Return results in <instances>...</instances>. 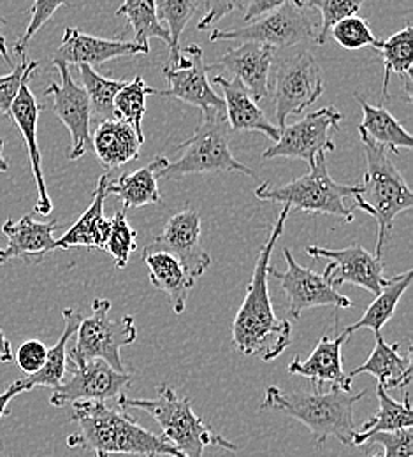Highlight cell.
<instances>
[{"mask_svg": "<svg viewBox=\"0 0 413 457\" xmlns=\"http://www.w3.org/2000/svg\"><path fill=\"white\" fill-rule=\"evenodd\" d=\"M400 343H387L380 333H375V346L364 364L349 373L351 378L369 373L385 391L407 387L412 382V355H403Z\"/></svg>", "mask_w": 413, "mask_h": 457, "instance_id": "484cf974", "label": "cell"}, {"mask_svg": "<svg viewBox=\"0 0 413 457\" xmlns=\"http://www.w3.org/2000/svg\"><path fill=\"white\" fill-rule=\"evenodd\" d=\"M143 262L148 270L152 286L168 294L173 312L179 315L185 310L190 290L195 280L186 273L177 257L166 252H145Z\"/></svg>", "mask_w": 413, "mask_h": 457, "instance_id": "83f0119b", "label": "cell"}, {"mask_svg": "<svg viewBox=\"0 0 413 457\" xmlns=\"http://www.w3.org/2000/svg\"><path fill=\"white\" fill-rule=\"evenodd\" d=\"M143 46L134 41L101 39L81 30L69 27L63 32V39L52 62H63L67 65H101L104 62L128 55H148Z\"/></svg>", "mask_w": 413, "mask_h": 457, "instance_id": "ffe728a7", "label": "cell"}, {"mask_svg": "<svg viewBox=\"0 0 413 457\" xmlns=\"http://www.w3.org/2000/svg\"><path fill=\"white\" fill-rule=\"evenodd\" d=\"M349 340L347 333H340L338 337L324 335L311 355L306 361L295 357L289 364L287 371L291 375H299L308 378L317 391H324V386H331V389L352 391V378L343 370V345Z\"/></svg>", "mask_w": 413, "mask_h": 457, "instance_id": "ac0fdd59", "label": "cell"}, {"mask_svg": "<svg viewBox=\"0 0 413 457\" xmlns=\"http://www.w3.org/2000/svg\"><path fill=\"white\" fill-rule=\"evenodd\" d=\"M108 174H103L94 190V199L87 212L72 224L60 239H55V250L70 248H99L104 250L110 234V220L104 217V201L108 197Z\"/></svg>", "mask_w": 413, "mask_h": 457, "instance_id": "d4e9b609", "label": "cell"}, {"mask_svg": "<svg viewBox=\"0 0 413 457\" xmlns=\"http://www.w3.org/2000/svg\"><path fill=\"white\" fill-rule=\"evenodd\" d=\"M30 78L23 81L18 97L14 99L12 106H11V118L16 123V127L20 129L27 150H29V159H30V166H32V174L36 179V187H37V204H36V213L48 217L54 210L52 199L48 195V188H46V181H45V174H43V159H41V150H39V143H37V121H39V114L43 106H39L36 96L32 94L30 87Z\"/></svg>", "mask_w": 413, "mask_h": 457, "instance_id": "d6986e66", "label": "cell"}, {"mask_svg": "<svg viewBox=\"0 0 413 457\" xmlns=\"http://www.w3.org/2000/svg\"><path fill=\"white\" fill-rule=\"evenodd\" d=\"M201 215L194 210L175 213L161 234L145 248V252H166L177 257L186 273L197 280L211 264L210 253L201 245Z\"/></svg>", "mask_w": 413, "mask_h": 457, "instance_id": "2e32d148", "label": "cell"}, {"mask_svg": "<svg viewBox=\"0 0 413 457\" xmlns=\"http://www.w3.org/2000/svg\"><path fill=\"white\" fill-rule=\"evenodd\" d=\"M359 190L360 185H343L333 179L326 164V154H320L304 176L278 187L260 183L255 188V197L259 201L285 204L291 212L331 215L351 224L354 222L355 208L347 206L345 201L354 197Z\"/></svg>", "mask_w": 413, "mask_h": 457, "instance_id": "8992f818", "label": "cell"}, {"mask_svg": "<svg viewBox=\"0 0 413 457\" xmlns=\"http://www.w3.org/2000/svg\"><path fill=\"white\" fill-rule=\"evenodd\" d=\"M168 162V157L157 155L148 166L137 171L121 174L117 179L108 181V195H117L123 203L125 212L161 203L162 195L159 190V171Z\"/></svg>", "mask_w": 413, "mask_h": 457, "instance_id": "4316f807", "label": "cell"}, {"mask_svg": "<svg viewBox=\"0 0 413 457\" xmlns=\"http://www.w3.org/2000/svg\"><path fill=\"white\" fill-rule=\"evenodd\" d=\"M324 94V74L315 57L302 52L284 60L275 79V114L278 129L287 125L291 114H301Z\"/></svg>", "mask_w": 413, "mask_h": 457, "instance_id": "8fae6325", "label": "cell"}, {"mask_svg": "<svg viewBox=\"0 0 413 457\" xmlns=\"http://www.w3.org/2000/svg\"><path fill=\"white\" fill-rule=\"evenodd\" d=\"M162 74L169 88L157 90V96L183 101L199 108L204 114L226 112L224 99L217 96L208 79V67L204 63V54L201 46L188 45L181 48L177 62L166 65Z\"/></svg>", "mask_w": 413, "mask_h": 457, "instance_id": "7c38bea8", "label": "cell"}, {"mask_svg": "<svg viewBox=\"0 0 413 457\" xmlns=\"http://www.w3.org/2000/svg\"><path fill=\"white\" fill-rule=\"evenodd\" d=\"M385 65V78L382 87V101L389 99V81L391 74L405 78V88L409 101L412 99V65H413V29L410 23L405 25L400 32L391 36L387 41H378L375 48Z\"/></svg>", "mask_w": 413, "mask_h": 457, "instance_id": "4dcf8cb0", "label": "cell"}, {"mask_svg": "<svg viewBox=\"0 0 413 457\" xmlns=\"http://www.w3.org/2000/svg\"><path fill=\"white\" fill-rule=\"evenodd\" d=\"M62 317H63L62 337L52 348H48L46 361H45L43 368L32 375H27L25 378L18 380L25 393L32 391L36 387L55 389L63 382V377L67 373V345H69V340L76 335L78 326L83 317H81L79 310H74V308H65L62 312Z\"/></svg>", "mask_w": 413, "mask_h": 457, "instance_id": "f1b7e54d", "label": "cell"}, {"mask_svg": "<svg viewBox=\"0 0 413 457\" xmlns=\"http://www.w3.org/2000/svg\"><path fill=\"white\" fill-rule=\"evenodd\" d=\"M329 34L345 50H360L366 46L376 48V45H378V39L373 34L369 23L357 14H352V16L338 21L331 29Z\"/></svg>", "mask_w": 413, "mask_h": 457, "instance_id": "ab89813d", "label": "cell"}, {"mask_svg": "<svg viewBox=\"0 0 413 457\" xmlns=\"http://www.w3.org/2000/svg\"><path fill=\"white\" fill-rule=\"evenodd\" d=\"M14 359L12 350H11V343L7 340V337L4 335V331L0 329V364H7Z\"/></svg>", "mask_w": 413, "mask_h": 457, "instance_id": "c3c4849f", "label": "cell"}, {"mask_svg": "<svg viewBox=\"0 0 413 457\" xmlns=\"http://www.w3.org/2000/svg\"><path fill=\"white\" fill-rule=\"evenodd\" d=\"M277 48L262 43H241L231 48L208 69L222 67L237 78L255 101H262L269 94V71Z\"/></svg>", "mask_w": 413, "mask_h": 457, "instance_id": "44dd1931", "label": "cell"}, {"mask_svg": "<svg viewBox=\"0 0 413 457\" xmlns=\"http://www.w3.org/2000/svg\"><path fill=\"white\" fill-rule=\"evenodd\" d=\"M231 127L227 123L226 112L204 114L202 123L197 127L194 136L177 146L181 152L175 162H168L161 171L162 179H181L190 174L208 172L236 171L250 178H257L253 170L239 162L231 150Z\"/></svg>", "mask_w": 413, "mask_h": 457, "instance_id": "52a82bcc", "label": "cell"}, {"mask_svg": "<svg viewBox=\"0 0 413 457\" xmlns=\"http://www.w3.org/2000/svg\"><path fill=\"white\" fill-rule=\"evenodd\" d=\"M366 391L351 395L342 389H331L327 393H302V391H284L277 386L266 389L260 410L282 411L301 424H304L317 447H322L329 438H336L343 445H352L357 424L354 419V406L362 400Z\"/></svg>", "mask_w": 413, "mask_h": 457, "instance_id": "3957f363", "label": "cell"}, {"mask_svg": "<svg viewBox=\"0 0 413 457\" xmlns=\"http://www.w3.org/2000/svg\"><path fill=\"white\" fill-rule=\"evenodd\" d=\"M119 406L134 408L152 415L162 429V436L171 442L186 457H202L208 445H217L226 451H237L236 444L217 435L192 408V401L178 396L177 391L166 384L157 387V396L152 400L120 396Z\"/></svg>", "mask_w": 413, "mask_h": 457, "instance_id": "5b68a950", "label": "cell"}, {"mask_svg": "<svg viewBox=\"0 0 413 457\" xmlns=\"http://www.w3.org/2000/svg\"><path fill=\"white\" fill-rule=\"evenodd\" d=\"M5 25V20L4 18H0V57L4 58V62L12 69L14 65H12V60L9 57V50H7V43H5V37H4V34H2V27Z\"/></svg>", "mask_w": 413, "mask_h": 457, "instance_id": "681fc988", "label": "cell"}, {"mask_svg": "<svg viewBox=\"0 0 413 457\" xmlns=\"http://www.w3.org/2000/svg\"><path fill=\"white\" fill-rule=\"evenodd\" d=\"M46 353H48V346L45 343L39 340H29L21 343L20 348L16 350V364L23 373L32 375L43 368L46 361Z\"/></svg>", "mask_w": 413, "mask_h": 457, "instance_id": "ee69618b", "label": "cell"}, {"mask_svg": "<svg viewBox=\"0 0 413 457\" xmlns=\"http://www.w3.org/2000/svg\"><path fill=\"white\" fill-rule=\"evenodd\" d=\"M364 0H294L295 5L301 9H318L322 14V25L318 34L315 36V43L318 46L327 43L331 29L342 21L343 18H349L357 14L362 7Z\"/></svg>", "mask_w": 413, "mask_h": 457, "instance_id": "74e56055", "label": "cell"}, {"mask_svg": "<svg viewBox=\"0 0 413 457\" xmlns=\"http://www.w3.org/2000/svg\"><path fill=\"white\" fill-rule=\"evenodd\" d=\"M366 157V172L359 194H355L354 208L368 213L376 220L378 239L375 255L382 257L384 246L392 232L394 220L400 213L412 210L413 194L403 178L387 155V150L359 134Z\"/></svg>", "mask_w": 413, "mask_h": 457, "instance_id": "277c9868", "label": "cell"}, {"mask_svg": "<svg viewBox=\"0 0 413 457\" xmlns=\"http://www.w3.org/2000/svg\"><path fill=\"white\" fill-rule=\"evenodd\" d=\"M206 2V12L197 23L199 30L210 29L217 21H220L224 16L231 14L235 9L243 7L244 0H204Z\"/></svg>", "mask_w": 413, "mask_h": 457, "instance_id": "f6af8a7d", "label": "cell"}, {"mask_svg": "<svg viewBox=\"0 0 413 457\" xmlns=\"http://www.w3.org/2000/svg\"><path fill=\"white\" fill-rule=\"evenodd\" d=\"M289 213L291 208L284 204L268 241L259 250L244 299L233 322V345L237 352L243 355L260 357L264 362L280 357L293 343V328L289 320L277 317L268 284L271 255L277 241L284 234Z\"/></svg>", "mask_w": 413, "mask_h": 457, "instance_id": "6da1fadb", "label": "cell"}, {"mask_svg": "<svg viewBox=\"0 0 413 457\" xmlns=\"http://www.w3.org/2000/svg\"><path fill=\"white\" fill-rule=\"evenodd\" d=\"M67 0H34L32 7H30V21L27 25L25 34L18 39V43L14 45V54L20 58L25 57V52L29 48V43L32 41V37L54 18V14L59 11L60 7L65 4Z\"/></svg>", "mask_w": 413, "mask_h": 457, "instance_id": "60d3db41", "label": "cell"}, {"mask_svg": "<svg viewBox=\"0 0 413 457\" xmlns=\"http://www.w3.org/2000/svg\"><path fill=\"white\" fill-rule=\"evenodd\" d=\"M201 0H155L157 16L161 21L168 23V30L171 36L169 43V57L171 63L177 62L179 55V37L190 21V18L197 12Z\"/></svg>", "mask_w": 413, "mask_h": 457, "instance_id": "8d00e7d4", "label": "cell"}, {"mask_svg": "<svg viewBox=\"0 0 413 457\" xmlns=\"http://www.w3.org/2000/svg\"><path fill=\"white\" fill-rule=\"evenodd\" d=\"M287 2H293V0H250L243 18H244L246 23H250V21H253V20L285 5Z\"/></svg>", "mask_w": 413, "mask_h": 457, "instance_id": "bcb514c9", "label": "cell"}, {"mask_svg": "<svg viewBox=\"0 0 413 457\" xmlns=\"http://www.w3.org/2000/svg\"><path fill=\"white\" fill-rule=\"evenodd\" d=\"M148 96H157V90L150 88L141 76H136L134 81L125 83L120 88L113 103L117 118L132 125L139 134H143V118L146 114Z\"/></svg>", "mask_w": 413, "mask_h": 457, "instance_id": "d590c367", "label": "cell"}, {"mask_svg": "<svg viewBox=\"0 0 413 457\" xmlns=\"http://www.w3.org/2000/svg\"><path fill=\"white\" fill-rule=\"evenodd\" d=\"M410 284H412V271L396 275L391 280H387L385 286L382 287L380 294L375 295V301L368 306L366 313L355 324L349 326L343 333H347L349 337L359 329H369L373 333H380V329L392 319L398 303L401 301L403 294L407 292Z\"/></svg>", "mask_w": 413, "mask_h": 457, "instance_id": "1f68e13d", "label": "cell"}, {"mask_svg": "<svg viewBox=\"0 0 413 457\" xmlns=\"http://www.w3.org/2000/svg\"><path fill=\"white\" fill-rule=\"evenodd\" d=\"M9 171V164L7 161L4 159V141L0 139V172Z\"/></svg>", "mask_w": 413, "mask_h": 457, "instance_id": "f907efd6", "label": "cell"}, {"mask_svg": "<svg viewBox=\"0 0 413 457\" xmlns=\"http://www.w3.org/2000/svg\"><path fill=\"white\" fill-rule=\"evenodd\" d=\"M136 230L127 222V212L121 208L110 219V234L104 250L113 257L115 266L123 270L128 264L132 252H136Z\"/></svg>", "mask_w": 413, "mask_h": 457, "instance_id": "f35d334b", "label": "cell"}, {"mask_svg": "<svg viewBox=\"0 0 413 457\" xmlns=\"http://www.w3.org/2000/svg\"><path fill=\"white\" fill-rule=\"evenodd\" d=\"M315 39L311 20L304 9L293 2L250 21L246 27L229 30L215 29L210 34V41H236V43H262L273 48H293L301 43Z\"/></svg>", "mask_w": 413, "mask_h": 457, "instance_id": "30bf717a", "label": "cell"}, {"mask_svg": "<svg viewBox=\"0 0 413 457\" xmlns=\"http://www.w3.org/2000/svg\"><path fill=\"white\" fill-rule=\"evenodd\" d=\"M132 375L112 368L103 359H92L81 364H72L70 378L54 389L50 404L63 408L76 401L119 400L130 387Z\"/></svg>", "mask_w": 413, "mask_h": 457, "instance_id": "4fadbf2b", "label": "cell"}, {"mask_svg": "<svg viewBox=\"0 0 413 457\" xmlns=\"http://www.w3.org/2000/svg\"><path fill=\"white\" fill-rule=\"evenodd\" d=\"M112 303L104 297H95L92 301V313L81 319L76 343L67 350V359L70 364H81L92 359H103L117 371L125 373V364L121 361V348L137 340V329L134 317L125 315L120 320L110 319Z\"/></svg>", "mask_w": 413, "mask_h": 457, "instance_id": "ba28073f", "label": "cell"}, {"mask_svg": "<svg viewBox=\"0 0 413 457\" xmlns=\"http://www.w3.org/2000/svg\"><path fill=\"white\" fill-rule=\"evenodd\" d=\"M54 65L59 71L60 83H52L45 94L54 99V112L70 132L72 146L69 161H78L90 145V101L85 88L72 79L67 63L54 62Z\"/></svg>", "mask_w": 413, "mask_h": 457, "instance_id": "e0dca14e", "label": "cell"}, {"mask_svg": "<svg viewBox=\"0 0 413 457\" xmlns=\"http://www.w3.org/2000/svg\"><path fill=\"white\" fill-rule=\"evenodd\" d=\"M376 398H378V413L362 424V431L355 433L352 445L362 447L364 442L382 431H398L405 428H412L413 411L410 395H405L403 401H394L389 396V391L384 387H376Z\"/></svg>", "mask_w": 413, "mask_h": 457, "instance_id": "d6a6232c", "label": "cell"}, {"mask_svg": "<svg viewBox=\"0 0 413 457\" xmlns=\"http://www.w3.org/2000/svg\"><path fill=\"white\" fill-rule=\"evenodd\" d=\"M37 67L39 62H27V58L23 57L18 67H12L9 74L0 76V114H9L23 81L32 78Z\"/></svg>", "mask_w": 413, "mask_h": 457, "instance_id": "b9f144b4", "label": "cell"}, {"mask_svg": "<svg viewBox=\"0 0 413 457\" xmlns=\"http://www.w3.org/2000/svg\"><path fill=\"white\" fill-rule=\"evenodd\" d=\"M70 420L79 426V431L67 438L70 449H87L97 457L113 454L186 457L162 435L139 426L120 406L110 408L101 401H76L72 403Z\"/></svg>", "mask_w": 413, "mask_h": 457, "instance_id": "7a4b0ae2", "label": "cell"}, {"mask_svg": "<svg viewBox=\"0 0 413 457\" xmlns=\"http://www.w3.org/2000/svg\"><path fill=\"white\" fill-rule=\"evenodd\" d=\"M79 67V76L83 88L88 96L90 101V110L92 113L97 114L101 120H113L117 118L115 113V96L119 94L120 88L127 81H119V79H110L101 76L99 72L94 71L90 65H78Z\"/></svg>", "mask_w": 413, "mask_h": 457, "instance_id": "e575fe53", "label": "cell"}, {"mask_svg": "<svg viewBox=\"0 0 413 457\" xmlns=\"http://www.w3.org/2000/svg\"><path fill=\"white\" fill-rule=\"evenodd\" d=\"M150 457H175V456H168V454H157V456H150Z\"/></svg>", "mask_w": 413, "mask_h": 457, "instance_id": "816d5d0a", "label": "cell"}, {"mask_svg": "<svg viewBox=\"0 0 413 457\" xmlns=\"http://www.w3.org/2000/svg\"><path fill=\"white\" fill-rule=\"evenodd\" d=\"M343 113L333 106H326L313 113H308L293 125L280 129V137L262 155L264 161L284 157L299 159L311 168L320 154L336 150L333 134L340 130Z\"/></svg>", "mask_w": 413, "mask_h": 457, "instance_id": "9c48e42d", "label": "cell"}, {"mask_svg": "<svg viewBox=\"0 0 413 457\" xmlns=\"http://www.w3.org/2000/svg\"><path fill=\"white\" fill-rule=\"evenodd\" d=\"M368 444H378L384 447V454L373 457H413L412 428L375 433L364 442V445Z\"/></svg>", "mask_w": 413, "mask_h": 457, "instance_id": "7bdbcfd3", "label": "cell"}, {"mask_svg": "<svg viewBox=\"0 0 413 457\" xmlns=\"http://www.w3.org/2000/svg\"><path fill=\"white\" fill-rule=\"evenodd\" d=\"M284 259L287 262V270L278 271L269 266L268 275L280 282L289 301V315L293 319H299L304 310L320 306H331L336 310L352 308V301L347 295H342L324 275L297 264L289 248H284Z\"/></svg>", "mask_w": 413, "mask_h": 457, "instance_id": "5bb4252c", "label": "cell"}, {"mask_svg": "<svg viewBox=\"0 0 413 457\" xmlns=\"http://www.w3.org/2000/svg\"><path fill=\"white\" fill-rule=\"evenodd\" d=\"M59 228V220L37 222L32 215H25L20 220H7L2 232L7 237V248L0 253V266L20 259L29 264L39 262L45 255L55 252L54 232Z\"/></svg>", "mask_w": 413, "mask_h": 457, "instance_id": "7402d4cb", "label": "cell"}, {"mask_svg": "<svg viewBox=\"0 0 413 457\" xmlns=\"http://www.w3.org/2000/svg\"><path fill=\"white\" fill-rule=\"evenodd\" d=\"M21 393H25V391H23V387L20 386V382L16 380L14 384H11V386L0 395V420H2L4 415L9 413V408H7L9 403L14 400L18 395H21Z\"/></svg>", "mask_w": 413, "mask_h": 457, "instance_id": "7dc6e473", "label": "cell"}, {"mask_svg": "<svg viewBox=\"0 0 413 457\" xmlns=\"http://www.w3.org/2000/svg\"><path fill=\"white\" fill-rule=\"evenodd\" d=\"M362 110V123L359 125V134L366 136L373 143L380 145L392 154L400 150H412V134L382 106H373L362 97H357Z\"/></svg>", "mask_w": 413, "mask_h": 457, "instance_id": "f546056e", "label": "cell"}, {"mask_svg": "<svg viewBox=\"0 0 413 457\" xmlns=\"http://www.w3.org/2000/svg\"><path fill=\"white\" fill-rule=\"evenodd\" d=\"M117 16H125L128 25L134 30V43L150 52V39H162L168 46L171 43V36L168 27H164L157 16L155 0H123L117 9Z\"/></svg>", "mask_w": 413, "mask_h": 457, "instance_id": "836d02e7", "label": "cell"}, {"mask_svg": "<svg viewBox=\"0 0 413 457\" xmlns=\"http://www.w3.org/2000/svg\"><path fill=\"white\" fill-rule=\"evenodd\" d=\"M213 83L224 92L226 118L233 130L236 132H260L273 143L280 137V129L269 121L266 113L259 108L257 101L250 96L246 87L237 78L215 76Z\"/></svg>", "mask_w": 413, "mask_h": 457, "instance_id": "603a6c76", "label": "cell"}, {"mask_svg": "<svg viewBox=\"0 0 413 457\" xmlns=\"http://www.w3.org/2000/svg\"><path fill=\"white\" fill-rule=\"evenodd\" d=\"M145 136L123 120H101L92 134L94 152L104 170L113 171L139 159Z\"/></svg>", "mask_w": 413, "mask_h": 457, "instance_id": "cb8c5ba5", "label": "cell"}, {"mask_svg": "<svg viewBox=\"0 0 413 457\" xmlns=\"http://www.w3.org/2000/svg\"><path fill=\"white\" fill-rule=\"evenodd\" d=\"M306 253L311 259H327L329 264L322 273L333 287L345 284L362 287L373 295H378L382 287L385 286L384 262L382 257L368 252L360 245H351L347 248L331 250L322 246H308Z\"/></svg>", "mask_w": 413, "mask_h": 457, "instance_id": "9a60e30c", "label": "cell"}, {"mask_svg": "<svg viewBox=\"0 0 413 457\" xmlns=\"http://www.w3.org/2000/svg\"><path fill=\"white\" fill-rule=\"evenodd\" d=\"M0 253H2V248H0Z\"/></svg>", "mask_w": 413, "mask_h": 457, "instance_id": "f5cc1de1", "label": "cell"}]
</instances>
